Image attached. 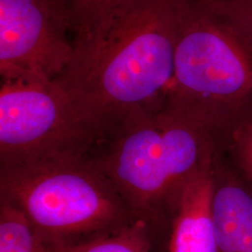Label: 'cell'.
Instances as JSON below:
<instances>
[{
  "label": "cell",
  "mask_w": 252,
  "mask_h": 252,
  "mask_svg": "<svg viewBox=\"0 0 252 252\" xmlns=\"http://www.w3.org/2000/svg\"><path fill=\"white\" fill-rule=\"evenodd\" d=\"M187 0H131L74 44L54 81L66 93L94 144L131 118L162 109L171 93Z\"/></svg>",
  "instance_id": "1"
},
{
  "label": "cell",
  "mask_w": 252,
  "mask_h": 252,
  "mask_svg": "<svg viewBox=\"0 0 252 252\" xmlns=\"http://www.w3.org/2000/svg\"><path fill=\"white\" fill-rule=\"evenodd\" d=\"M220 148L204 123L167 102L126 121L94 145L88 157L156 232L171 227L182 191L216 160Z\"/></svg>",
  "instance_id": "2"
},
{
  "label": "cell",
  "mask_w": 252,
  "mask_h": 252,
  "mask_svg": "<svg viewBox=\"0 0 252 252\" xmlns=\"http://www.w3.org/2000/svg\"><path fill=\"white\" fill-rule=\"evenodd\" d=\"M0 198L24 212L42 247L79 243L142 221L88 156L0 168Z\"/></svg>",
  "instance_id": "3"
},
{
  "label": "cell",
  "mask_w": 252,
  "mask_h": 252,
  "mask_svg": "<svg viewBox=\"0 0 252 252\" xmlns=\"http://www.w3.org/2000/svg\"><path fill=\"white\" fill-rule=\"evenodd\" d=\"M168 102L197 118L220 142L252 115V50L211 6L187 0Z\"/></svg>",
  "instance_id": "4"
},
{
  "label": "cell",
  "mask_w": 252,
  "mask_h": 252,
  "mask_svg": "<svg viewBox=\"0 0 252 252\" xmlns=\"http://www.w3.org/2000/svg\"><path fill=\"white\" fill-rule=\"evenodd\" d=\"M94 144L56 81L1 79L0 168L85 157Z\"/></svg>",
  "instance_id": "5"
},
{
  "label": "cell",
  "mask_w": 252,
  "mask_h": 252,
  "mask_svg": "<svg viewBox=\"0 0 252 252\" xmlns=\"http://www.w3.org/2000/svg\"><path fill=\"white\" fill-rule=\"evenodd\" d=\"M68 34L50 0H0L1 79L54 81L74 55Z\"/></svg>",
  "instance_id": "6"
},
{
  "label": "cell",
  "mask_w": 252,
  "mask_h": 252,
  "mask_svg": "<svg viewBox=\"0 0 252 252\" xmlns=\"http://www.w3.org/2000/svg\"><path fill=\"white\" fill-rule=\"evenodd\" d=\"M217 159L211 215L217 252H252V189Z\"/></svg>",
  "instance_id": "7"
},
{
  "label": "cell",
  "mask_w": 252,
  "mask_h": 252,
  "mask_svg": "<svg viewBox=\"0 0 252 252\" xmlns=\"http://www.w3.org/2000/svg\"><path fill=\"white\" fill-rule=\"evenodd\" d=\"M217 159L190 180L182 191L172 219L167 252H217L211 215Z\"/></svg>",
  "instance_id": "8"
},
{
  "label": "cell",
  "mask_w": 252,
  "mask_h": 252,
  "mask_svg": "<svg viewBox=\"0 0 252 252\" xmlns=\"http://www.w3.org/2000/svg\"><path fill=\"white\" fill-rule=\"evenodd\" d=\"M63 25L72 34L73 44L90 36L131 0H50Z\"/></svg>",
  "instance_id": "9"
},
{
  "label": "cell",
  "mask_w": 252,
  "mask_h": 252,
  "mask_svg": "<svg viewBox=\"0 0 252 252\" xmlns=\"http://www.w3.org/2000/svg\"><path fill=\"white\" fill-rule=\"evenodd\" d=\"M154 230L144 221L79 243L42 247L41 252H152Z\"/></svg>",
  "instance_id": "10"
},
{
  "label": "cell",
  "mask_w": 252,
  "mask_h": 252,
  "mask_svg": "<svg viewBox=\"0 0 252 252\" xmlns=\"http://www.w3.org/2000/svg\"><path fill=\"white\" fill-rule=\"evenodd\" d=\"M0 252H41L36 232L22 210L0 198Z\"/></svg>",
  "instance_id": "11"
},
{
  "label": "cell",
  "mask_w": 252,
  "mask_h": 252,
  "mask_svg": "<svg viewBox=\"0 0 252 252\" xmlns=\"http://www.w3.org/2000/svg\"><path fill=\"white\" fill-rule=\"evenodd\" d=\"M229 143L238 167L252 186V115L233 127L220 141Z\"/></svg>",
  "instance_id": "12"
},
{
  "label": "cell",
  "mask_w": 252,
  "mask_h": 252,
  "mask_svg": "<svg viewBox=\"0 0 252 252\" xmlns=\"http://www.w3.org/2000/svg\"><path fill=\"white\" fill-rule=\"evenodd\" d=\"M210 6L234 28L252 50V0H221Z\"/></svg>",
  "instance_id": "13"
},
{
  "label": "cell",
  "mask_w": 252,
  "mask_h": 252,
  "mask_svg": "<svg viewBox=\"0 0 252 252\" xmlns=\"http://www.w3.org/2000/svg\"><path fill=\"white\" fill-rule=\"evenodd\" d=\"M199 1L200 3H202V4H205V5H215L217 3H219V2H220L221 0H197Z\"/></svg>",
  "instance_id": "14"
}]
</instances>
